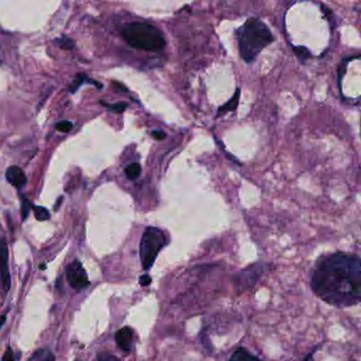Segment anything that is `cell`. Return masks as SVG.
<instances>
[{
    "label": "cell",
    "instance_id": "1",
    "mask_svg": "<svg viewBox=\"0 0 361 361\" xmlns=\"http://www.w3.org/2000/svg\"><path fill=\"white\" fill-rule=\"evenodd\" d=\"M310 286L322 301L331 306H355L361 300L360 258L344 252L321 258L312 271Z\"/></svg>",
    "mask_w": 361,
    "mask_h": 361
},
{
    "label": "cell",
    "instance_id": "2",
    "mask_svg": "<svg viewBox=\"0 0 361 361\" xmlns=\"http://www.w3.org/2000/svg\"><path fill=\"white\" fill-rule=\"evenodd\" d=\"M241 59L252 62L261 51L273 41L272 33L259 18H249L237 31Z\"/></svg>",
    "mask_w": 361,
    "mask_h": 361
},
{
    "label": "cell",
    "instance_id": "3",
    "mask_svg": "<svg viewBox=\"0 0 361 361\" xmlns=\"http://www.w3.org/2000/svg\"><path fill=\"white\" fill-rule=\"evenodd\" d=\"M122 36L126 43L143 51H160L166 45L162 32L155 26L145 23H133L122 29Z\"/></svg>",
    "mask_w": 361,
    "mask_h": 361
},
{
    "label": "cell",
    "instance_id": "4",
    "mask_svg": "<svg viewBox=\"0 0 361 361\" xmlns=\"http://www.w3.org/2000/svg\"><path fill=\"white\" fill-rule=\"evenodd\" d=\"M168 244L165 233L156 227L145 229L139 246L141 264L144 270H150L157 259L161 249Z\"/></svg>",
    "mask_w": 361,
    "mask_h": 361
},
{
    "label": "cell",
    "instance_id": "5",
    "mask_svg": "<svg viewBox=\"0 0 361 361\" xmlns=\"http://www.w3.org/2000/svg\"><path fill=\"white\" fill-rule=\"evenodd\" d=\"M66 275L69 284L76 290L84 289L89 286L87 272L85 271L84 267H83L82 263L78 260L73 261L67 266Z\"/></svg>",
    "mask_w": 361,
    "mask_h": 361
},
{
    "label": "cell",
    "instance_id": "6",
    "mask_svg": "<svg viewBox=\"0 0 361 361\" xmlns=\"http://www.w3.org/2000/svg\"><path fill=\"white\" fill-rule=\"evenodd\" d=\"M0 279L4 293L11 288V276L9 271V249L4 240L0 241Z\"/></svg>",
    "mask_w": 361,
    "mask_h": 361
},
{
    "label": "cell",
    "instance_id": "7",
    "mask_svg": "<svg viewBox=\"0 0 361 361\" xmlns=\"http://www.w3.org/2000/svg\"><path fill=\"white\" fill-rule=\"evenodd\" d=\"M134 339V331L130 328H123L117 331L116 342L119 348L124 352H129L131 350Z\"/></svg>",
    "mask_w": 361,
    "mask_h": 361
},
{
    "label": "cell",
    "instance_id": "8",
    "mask_svg": "<svg viewBox=\"0 0 361 361\" xmlns=\"http://www.w3.org/2000/svg\"><path fill=\"white\" fill-rule=\"evenodd\" d=\"M6 181L15 187H22L27 182V177L23 170L18 168V166H10V168L5 172Z\"/></svg>",
    "mask_w": 361,
    "mask_h": 361
},
{
    "label": "cell",
    "instance_id": "9",
    "mask_svg": "<svg viewBox=\"0 0 361 361\" xmlns=\"http://www.w3.org/2000/svg\"><path fill=\"white\" fill-rule=\"evenodd\" d=\"M229 361H262V360L255 355H253L252 353H250L245 348H239L232 354V356L229 359Z\"/></svg>",
    "mask_w": 361,
    "mask_h": 361
},
{
    "label": "cell",
    "instance_id": "10",
    "mask_svg": "<svg viewBox=\"0 0 361 361\" xmlns=\"http://www.w3.org/2000/svg\"><path fill=\"white\" fill-rule=\"evenodd\" d=\"M140 174H141V166L137 162L130 163L125 168V175H126V177L130 180L137 179L140 176Z\"/></svg>",
    "mask_w": 361,
    "mask_h": 361
},
{
    "label": "cell",
    "instance_id": "11",
    "mask_svg": "<svg viewBox=\"0 0 361 361\" xmlns=\"http://www.w3.org/2000/svg\"><path fill=\"white\" fill-rule=\"evenodd\" d=\"M239 98H240V90L238 89L237 93H235V96H233V98L229 101L226 105L221 106L218 110V115H224L226 113H229V112H232V110H234L235 108H237L238 106V103H239Z\"/></svg>",
    "mask_w": 361,
    "mask_h": 361
},
{
    "label": "cell",
    "instance_id": "12",
    "mask_svg": "<svg viewBox=\"0 0 361 361\" xmlns=\"http://www.w3.org/2000/svg\"><path fill=\"white\" fill-rule=\"evenodd\" d=\"M32 210L35 215V218L38 221H45L50 218V213L46 208L40 207V206H32Z\"/></svg>",
    "mask_w": 361,
    "mask_h": 361
},
{
    "label": "cell",
    "instance_id": "13",
    "mask_svg": "<svg viewBox=\"0 0 361 361\" xmlns=\"http://www.w3.org/2000/svg\"><path fill=\"white\" fill-rule=\"evenodd\" d=\"M102 105L106 106L110 112L116 113V114H121L125 109L127 108V103H117V104H105L102 102Z\"/></svg>",
    "mask_w": 361,
    "mask_h": 361
},
{
    "label": "cell",
    "instance_id": "14",
    "mask_svg": "<svg viewBox=\"0 0 361 361\" xmlns=\"http://www.w3.org/2000/svg\"><path fill=\"white\" fill-rule=\"evenodd\" d=\"M58 45L61 48V49H65V50H71L74 48V41L70 38H68L66 36L61 37V38H59L58 39Z\"/></svg>",
    "mask_w": 361,
    "mask_h": 361
},
{
    "label": "cell",
    "instance_id": "15",
    "mask_svg": "<svg viewBox=\"0 0 361 361\" xmlns=\"http://www.w3.org/2000/svg\"><path fill=\"white\" fill-rule=\"evenodd\" d=\"M73 124L70 121H61L59 122L57 125H55V128L57 130L60 131V133H69L72 129Z\"/></svg>",
    "mask_w": 361,
    "mask_h": 361
},
{
    "label": "cell",
    "instance_id": "16",
    "mask_svg": "<svg viewBox=\"0 0 361 361\" xmlns=\"http://www.w3.org/2000/svg\"><path fill=\"white\" fill-rule=\"evenodd\" d=\"M294 51L297 54V57L303 61H305L310 57V53L308 52V50L305 49L303 47H294Z\"/></svg>",
    "mask_w": 361,
    "mask_h": 361
},
{
    "label": "cell",
    "instance_id": "17",
    "mask_svg": "<svg viewBox=\"0 0 361 361\" xmlns=\"http://www.w3.org/2000/svg\"><path fill=\"white\" fill-rule=\"evenodd\" d=\"M86 79H85V74H79L76 75V79L74 80V82L72 83V85L70 87V91L73 93L76 89H78L82 84L83 82H84Z\"/></svg>",
    "mask_w": 361,
    "mask_h": 361
},
{
    "label": "cell",
    "instance_id": "18",
    "mask_svg": "<svg viewBox=\"0 0 361 361\" xmlns=\"http://www.w3.org/2000/svg\"><path fill=\"white\" fill-rule=\"evenodd\" d=\"M31 208H32V206L29 203V200H28V199H23V201H22V215H23V219L24 220L28 217V215H29V212H30Z\"/></svg>",
    "mask_w": 361,
    "mask_h": 361
},
{
    "label": "cell",
    "instance_id": "19",
    "mask_svg": "<svg viewBox=\"0 0 361 361\" xmlns=\"http://www.w3.org/2000/svg\"><path fill=\"white\" fill-rule=\"evenodd\" d=\"M98 361H120L117 357L110 355L108 353H100L98 355Z\"/></svg>",
    "mask_w": 361,
    "mask_h": 361
},
{
    "label": "cell",
    "instance_id": "20",
    "mask_svg": "<svg viewBox=\"0 0 361 361\" xmlns=\"http://www.w3.org/2000/svg\"><path fill=\"white\" fill-rule=\"evenodd\" d=\"M1 361H15L14 360V354L11 348H8L4 353V355L2 356Z\"/></svg>",
    "mask_w": 361,
    "mask_h": 361
},
{
    "label": "cell",
    "instance_id": "21",
    "mask_svg": "<svg viewBox=\"0 0 361 361\" xmlns=\"http://www.w3.org/2000/svg\"><path fill=\"white\" fill-rule=\"evenodd\" d=\"M151 135H152V137H154V138L156 139V140H163V139L166 137V135H165L164 131L159 130V129H158V130H154V131H152Z\"/></svg>",
    "mask_w": 361,
    "mask_h": 361
},
{
    "label": "cell",
    "instance_id": "22",
    "mask_svg": "<svg viewBox=\"0 0 361 361\" xmlns=\"http://www.w3.org/2000/svg\"><path fill=\"white\" fill-rule=\"evenodd\" d=\"M139 282H140V284H141L142 286H149L150 284V282H151V279H150V275L145 274V275H142L140 277V280H139Z\"/></svg>",
    "mask_w": 361,
    "mask_h": 361
},
{
    "label": "cell",
    "instance_id": "23",
    "mask_svg": "<svg viewBox=\"0 0 361 361\" xmlns=\"http://www.w3.org/2000/svg\"><path fill=\"white\" fill-rule=\"evenodd\" d=\"M41 361H55V358L52 353H47Z\"/></svg>",
    "mask_w": 361,
    "mask_h": 361
},
{
    "label": "cell",
    "instance_id": "24",
    "mask_svg": "<svg viewBox=\"0 0 361 361\" xmlns=\"http://www.w3.org/2000/svg\"><path fill=\"white\" fill-rule=\"evenodd\" d=\"M5 322V316H0V329H1V326L4 324Z\"/></svg>",
    "mask_w": 361,
    "mask_h": 361
}]
</instances>
